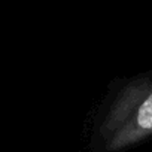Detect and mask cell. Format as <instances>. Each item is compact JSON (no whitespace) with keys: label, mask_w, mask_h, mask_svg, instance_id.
<instances>
[{"label":"cell","mask_w":152,"mask_h":152,"mask_svg":"<svg viewBox=\"0 0 152 152\" xmlns=\"http://www.w3.org/2000/svg\"><path fill=\"white\" fill-rule=\"evenodd\" d=\"M84 137L88 152H125L152 139V69L107 84Z\"/></svg>","instance_id":"6da1fadb"}]
</instances>
